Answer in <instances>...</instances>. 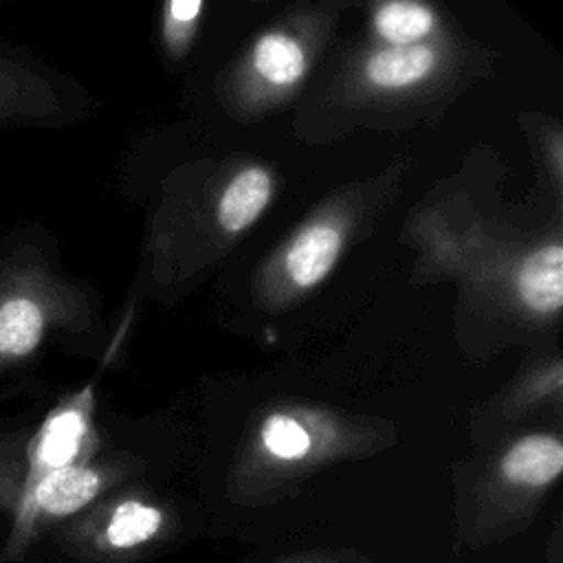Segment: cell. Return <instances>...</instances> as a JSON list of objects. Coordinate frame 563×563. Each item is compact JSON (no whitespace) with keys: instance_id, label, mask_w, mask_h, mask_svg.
<instances>
[{"instance_id":"obj_1","label":"cell","mask_w":563,"mask_h":563,"mask_svg":"<svg viewBox=\"0 0 563 563\" xmlns=\"http://www.w3.org/2000/svg\"><path fill=\"white\" fill-rule=\"evenodd\" d=\"M521 301L534 312H556L563 301V251L550 244L532 253L517 273Z\"/></svg>"},{"instance_id":"obj_2","label":"cell","mask_w":563,"mask_h":563,"mask_svg":"<svg viewBox=\"0 0 563 563\" xmlns=\"http://www.w3.org/2000/svg\"><path fill=\"white\" fill-rule=\"evenodd\" d=\"M504 475L523 486H545L563 471V446L550 435L519 440L501 462Z\"/></svg>"},{"instance_id":"obj_3","label":"cell","mask_w":563,"mask_h":563,"mask_svg":"<svg viewBox=\"0 0 563 563\" xmlns=\"http://www.w3.org/2000/svg\"><path fill=\"white\" fill-rule=\"evenodd\" d=\"M339 249V231L328 224H314L290 244L286 253V271L295 284L314 286L330 273Z\"/></svg>"},{"instance_id":"obj_4","label":"cell","mask_w":563,"mask_h":563,"mask_svg":"<svg viewBox=\"0 0 563 563\" xmlns=\"http://www.w3.org/2000/svg\"><path fill=\"white\" fill-rule=\"evenodd\" d=\"M271 198V176L262 167L240 172L218 205L220 224L227 231L246 229L266 207Z\"/></svg>"},{"instance_id":"obj_5","label":"cell","mask_w":563,"mask_h":563,"mask_svg":"<svg viewBox=\"0 0 563 563\" xmlns=\"http://www.w3.org/2000/svg\"><path fill=\"white\" fill-rule=\"evenodd\" d=\"M433 53L427 46H389L369 57L365 75L374 86L402 88L424 79L433 68Z\"/></svg>"},{"instance_id":"obj_6","label":"cell","mask_w":563,"mask_h":563,"mask_svg":"<svg viewBox=\"0 0 563 563\" xmlns=\"http://www.w3.org/2000/svg\"><path fill=\"white\" fill-rule=\"evenodd\" d=\"M84 435V418L81 413L68 409L48 420L42 431V438L35 449V466L42 468V475L70 466ZM40 475V477H42ZM37 477V479H40Z\"/></svg>"},{"instance_id":"obj_7","label":"cell","mask_w":563,"mask_h":563,"mask_svg":"<svg viewBox=\"0 0 563 563\" xmlns=\"http://www.w3.org/2000/svg\"><path fill=\"white\" fill-rule=\"evenodd\" d=\"M163 523L158 508L141 501H123L110 515V521L103 530V541L112 550H130L150 541Z\"/></svg>"},{"instance_id":"obj_8","label":"cell","mask_w":563,"mask_h":563,"mask_svg":"<svg viewBox=\"0 0 563 563\" xmlns=\"http://www.w3.org/2000/svg\"><path fill=\"white\" fill-rule=\"evenodd\" d=\"M42 310L24 297L9 299L0 306V352L22 356L29 354L42 336Z\"/></svg>"},{"instance_id":"obj_9","label":"cell","mask_w":563,"mask_h":563,"mask_svg":"<svg viewBox=\"0 0 563 563\" xmlns=\"http://www.w3.org/2000/svg\"><path fill=\"white\" fill-rule=\"evenodd\" d=\"M253 64H255V70L264 79H268L271 84H279V86L295 84L303 75V68H306L301 46L295 40H290L288 35H279V33L264 35L255 44Z\"/></svg>"},{"instance_id":"obj_10","label":"cell","mask_w":563,"mask_h":563,"mask_svg":"<svg viewBox=\"0 0 563 563\" xmlns=\"http://www.w3.org/2000/svg\"><path fill=\"white\" fill-rule=\"evenodd\" d=\"M374 24L391 46H409L431 31L433 15L418 2H387L376 11Z\"/></svg>"},{"instance_id":"obj_11","label":"cell","mask_w":563,"mask_h":563,"mask_svg":"<svg viewBox=\"0 0 563 563\" xmlns=\"http://www.w3.org/2000/svg\"><path fill=\"white\" fill-rule=\"evenodd\" d=\"M264 446L282 460H297L310 451L308 431L288 416H271L262 427Z\"/></svg>"},{"instance_id":"obj_12","label":"cell","mask_w":563,"mask_h":563,"mask_svg":"<svg viewBox=\"0 0 563 563\" xmlns=\"http://www.w3.org/2000/svg\"><path fill=\"white\" fill-rule=\"evenodd\" d=\"M202 9V2L200 0H174L169 4V22H176V24H189L198 18Z\"/></svg>"}]
</instances>
